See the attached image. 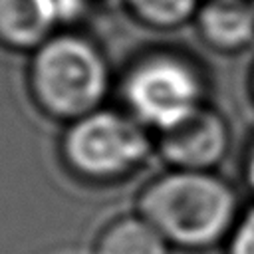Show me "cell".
<instances>
[{
  "instance_id": "obj_1",
  "label": "cell",
  "mask_w": 254,
  "mask_h": 254,
  "mask_svg": "<svg viewBox=\"0 0 254 254\" xmlns=\"http://www.w3.org/2000/svg\"><path fill=\"white\" fill-rule=\"evenodd\" d=\"M141 216L167 242L198 248L214 244L228 232L236 216V198L218 177L177 169L145 189Z\"/></svg>"
},
{
  "instance_id": "obj_2",
  "label": "cell",
  "mask_w": 254,
  "mask_h": 254,
  "mask_svg": "<svg viewBox=\"0 0 254 254\" xmlns=\"http://www.w3.org/2000/svg\"><path fill=\"white\" fill-rule=\"evenodd\" d=\"M107 85V64L85 38L52 36L34 50L30 87L36 103L56 119L77 121L97 111Z\"/></svg>"
},
{
  "instance_id": "obj_3",
  "label": "cell",
  "mask_w": 254,
  "mask_h": 254,
  "mask_svg": "<svg viewBox=\"0 0 254 254\" xmlns=\"http://www.w3.org/2000/svg\"><path fill=\"white\" fill-rule=\"evenodd\" d=\"M149 153L141 127L115 111L97 109L71 123L64 139L67 163L89 179H115L135 169Z\"/></svg>"
},
{
  "instance_id": "obj_4",
  "label": "cell",
  "mask_w": 254,
  "mask_h": 254,
  "mask_svg": "<svg viewBox=\"0 0 254 254\" xmlns=\"http://www.w3.org/2000/svg\"><path fill=\"white\" fill-rule=\"evenodd\" d=\"M202 87L196 71L173 56H153L135 65L125 79L131 111L145 123L165 131L196 111Z\"/></svg>"
},
{
  "instance_id": "obj_5",
  "label": "cell",
  "mask_w": 254,
  "mask_h": 254,
  "mask_svg": "<svg viewBox=\"0 0 254 254\" xmlns=\"http://www.w3.org/2000/svg\"><path fill=\"white\" fill-rule=\"evenodd\" d=\"M163 157L181 171H208L228 149V127L224 119L200 105L183 121L161 131Z\"/></svg>"
},
{
  "instance_id": "obj_6",
  "label": "cell",
  "mask_w": 254,
  "mask_h": 254,
  "mask_svg": "<svg viewBox=\"0 0 254 254\" xmlns=\"http://www.w3.org/2000/svg\"><path fill=\"white\" fill-rule=\"evenodd\" d=\"M202 40L218 52H238L254 42L252 0H208L196 12Z\"/></svg>"
},
{
  "instance_id": "obj_7",
  "label": "cell",
  "mask_w": 254,
  "mask_h": 254,
  "mask_svg": "<svg viewBox=\"0 0 254 254\" xmlns=\"http://www.w3.org/2000/svg\"><path fill=\"white\" fill-rule=\"evenodd\" d=\"M60 26L48 0H0V42L16 50H38Z\"/></svg>"
},
{
  "instance_id": "obj_8",
  "label": "cell",
  "mask_w": 254,
  "mask_h": 254,
  "mask_svg": "<svg viewBox=\"0 0 254 254\" xmlns=\"http://www.w3.org/2000/svg\"><path fill=\"white\" fill-rule=\"evenodd\" d=\"M167 238L143 216L113 222L99 238L95 254H169Z\"/></svg>"
},
{
  "instance_id": "obj_9",
  "label": "cell",
  "mask_w": 254,
  "mask_h": 254,
  "mask_svg": "<svg viewBox=\"0 0 254 254\" xmlns=\"http://www.w3.org/2000/svg\"><path fill=\"white\" fill-rule=\"evenodd\" d=\"M129 10L147 26L153 28H177L196 16L198 0H125Z\"/></svg>"
},
{
  "instance_id": "obj_10",
  "label": "cell",
  "mask_w": 254,
  "mask_h": 254,
  "mask_svg": "<svg viewBox=\"0 0 254 254\" xmlns=\"http://www.w3.org/2000/svg\"><path fill=\"white\" fill-rule=\"evenodd\" d=\"M228 254H254V208L246 212L234 228Z\"/></svg>"
},
{
  "instance_id": "obj_11",
  "label": "cell",
  "mask_w": 254,
  "mask_h": 254,
  "mask_svg": "<svg viewBox=\"0 0 254 254\" xmlns=\"http://www.w3.org/2000/svg\"><path fill=\"white\" fill-rule=\"evenodd\" d=\"M58 24L77 20L91 4V0H48Z\"/></svg>"
},
{
  "instance_id": "obj_12",
  "label": "cell",
  "mask_w": 254,
  "mask_h": 254,
  "mask_svg": "<svg viewBox=\"0 0 254 254\" xmlns=\"http://www.w3.org/2000/svg\"><path fill=\"white\" fill-rule=\"evenodd\" d=\"M248 179H250V183H252V187H254V151H252L250 161H248Z\"/></svg>"
},
{
  "instance_id": "obj_13",
  "label": "cell",
  "mask_w": 254,
  "mask_h": 254,
  "mask_svg": "<svg viewBox=\"0 0 254 254\" xmlns=\"http://www.w3.org/2000/svg\"><path fill=\"white\" fill-rule=\"evenodd\" d=\"M252 4H254V0H252Z\"/></svg>"
},
{
  "instance_id": "obj_14",
  "label": "cell",
  "mask_w": 254,
  "mask_h": 254,
  "mask_svg": "<svg viewBox=\"0 0 254 254\" xmlns=\"http://www.w3.org/2000/svg\"><path fill=\"white\" fill-rule=\"evenodd\" d=\"M252 83H254V81H252Z\"/></svg>"
}]
</instances>
